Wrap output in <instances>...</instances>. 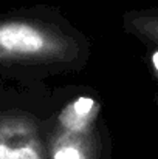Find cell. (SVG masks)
I'll use <instances>...</instances> for the list:
<instances>
[{"label": "cell", "mask_w": 158, "mask_h": 159, "mask_svg": "<svg viewBox=\"0 0 158 159\" xmlns=\"http://www.w3.org/2000/svg\"><path fill=\"white\" fill-rule=\"evenodd\" d=\"M53 88L0 80V159H48Z\"/></svg>", "instance_id": "cell-3"}, {"label": "cell", "mask_w": 158, "mask_h": 159, "mask_svg": "<svg viewBox=\"0 0 158 159\" xmlns=\"http://www.w3.org/2000/svg\"><path fill=\"white\" fill-rule=\"evenodd\" d=\"M154 65H155V70H157V73H158V51L154 54Z\"/></svg>", "instance_id": "cell-4"}, {"label": "cell", "mask_w": 158, "mask_h": 159, "mask_svg": "<svg viewBox=\"0 0 158 159\" xmlns=\"http://www.w3.org/2000/svg\"><path fill=\"white\" fill-rule=\"evenodd\" d=\"M92 45L57 8L36 5L0 14V80L45 84L87 66Z\"/></svg>", "instance_id": "cell-1"}, {"label": "cell", "mask_w": 158, "mask_h": 159, "mask_svg": "<svg viewBox=\"0 0 158 159\" xmlns=\"http://www.w3.org/2000/svg\"><path fill=\"white\" fill-rule=\"evenodd\" d=\"M112 150L103 102L93 88H53V111L47 127L48 159H112Z\"/></svg>", "instance_id": "cell-2"}]
</instances>
